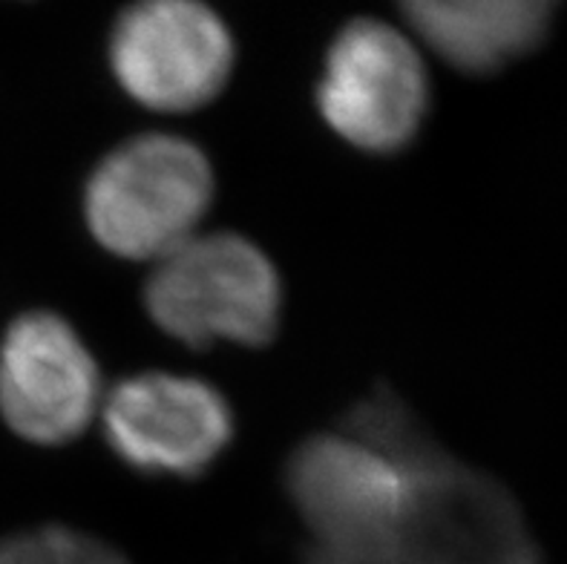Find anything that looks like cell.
Here are the masks:
<instances>
[{
	"instance_id": "7",
	"label": "cell",
	"mask_w": 567,
	"mask_h": 564,
	"mask_svg": "<svg viewBox=\"0 0 567 564\" xmlns=\"http://www.w3.org/2000/svg\"><path fill=\"white\" fill-rule=\"evenodd\" d=\"M101 409V372L70 320L55 311L14 317L0 337V418L14 435L61 447Z\"/></svg>"
},
{
	"instance_id": "11",
	"label": "cell",
	"mask_w": 567,
	"mask_h": 564,
	"mask_svg": "<svg viewBox=\"0 0 567 564\" xmlns=\"http://www.w3.org/2000/svg\"><path fill=\"white\" fill-rule=\"evenodd\" d=\"M306 564H432L415 547L403 542L378 544V547H363V551H329V547H311Z\"/></svg>"
},
{
	"instance_id": "1",
	"label": "cell",
	"mask_w": 567,
	"mask_h": 564,
	"mask_svg": "<svg viewBox=\"0 0 567 564\" xmlns=\"http://www.w3.org/2000/svg\"><path fill=\"white\" fill-rule=\"evenodd\" d=\"M214 202V167L182 136L144 133L101 158L84 187L95 243L122 259L158 263L194 239Z\"/></svg>"
},
{
	"instance_id": "12",
	"label": "cell",
	"mask_w": 567,
	"mask_h": 564,
	"mask_svg": "<svg viewBox=\"0 0 567 564\" xmlns=\"http://www.w3.org/2000/svg\"><path fill=\"white\" fill-rule=\"evenodd\" d=\"M0 564H32L29 533H14V536L0 539Z\"/></svg>"
},
{
	"instance_id": "5",
	"label": "cell",
	"mask_w": 567,
	"mask_h": 564,
	"mask_svg": "<svg viewBox=\"0 0 567 564\" xmlns=\"http://www.w3.org/2000/svg\"><path fill=\"white\" fill-rule=\"evenodd\" d=\"M107 55L115 81L136 104L190 113L228 86L237 47L214 9L194 0H147L115 18Z\"/></svg>"
},
{
	"instance_id": "4",
	"label": "cell",
	"mask_w": 567,
	"mask_h": 564,
	"mask_svg": "<svg viewBox=\"0 0 567 564\" xmlns=\"http://www.w3.org/2000/svg\"><path fill=\"white\" fill-rule=\"evenodd\" d=\"M317 107L360 151H403L430 110V79L412 38L374 18L346 23L326 52Z\"/></svg>"
},
{
	"instance_id": "2",
	"label": "cell",
	"mask_w": 567,
	"mask_h": 564,
	"mask_svg": "<svg viewBox=\"0 0 567 564\" xmlns=\"http://www.w3.org/2000/svg\"><path fill=\"white\" fill-rule=\"evenodd\" d=\"M144 308L158 329L194 349L268 346L282 320V279L266 250L239 234H196L158 259Z\"/></svg>"
},
{
	"instance_id": "8",
	"label": "cell",
	"mask_w": 567,
	"mask_h": 564,
	"mask_svg": "<svg viewBox=\"0 0 567 564\" xmlns=\"http://www.w3.org/2000/svg\"><path fill=\"white\" fill-rule=\"evenodd\" d=\"M286 493L315 547L363 551L401 536L406 513L401 472L349 432L302 441L286 464Z\"/></svg>"
},
{
	"instance_id": "3",
	"label": "cell",
	"mask_w": 567,
	"mask_h": 564,
	"mask_svg": "<svg viewBox=\"0 0 567 564\" xmlns=\"http://www.w3.org/2000/svg\"><path fill=\"white\" fill-rule=\"evenodd\" d=\"M406 486L401 539L432 564H542L511 490L446 455L424 427L392 447Z\"/></svg>"
},
{
	"instance_id": "10",
	"label": "cell",
	"mask_w": 567,
	"mask_h": 564,
	"mask_svg": "<svg viewBox=\"0 0 567 564\" xmlns=\"http://www.w3.org/2000/svg\"><path fill=\"white\" fill-rule=\"evenodd\" d=\"M32 564H130L122 551L84 530L47 524L29 533Z\"/></svg>"
},
{
	"instance_id": "6",
	"label": "cell",
	"mask_w": 567,
	"mask_h": 564,
	"mask_svg": "<svg viewBox=\"0 0 567 564\" xmlns=\"http://www.w3.org/2000/svg\"><path fill=\"white\" fill-rule=\"evenodd\" d=\"M99 412L110 450L144 475L194 479L234 438L225 394L185 375H133L101 400Z\"/></svg>"
},
{
	"instance_id": "9",
	"label": "cell",
	"mask_w": 567,
	"mask_h": 564,
	"mask_svg": "<svg viewBox=\"0 0 567 564\" xmlns=\"http://www.w3.org/2000/svg\"><path fill=\"white\" fill-rule=\"evenodd\" d=\"M401 12L446 64L487 75L536 50L556 9L547 0H412Z\"/></svg>"
}]
</instances>
